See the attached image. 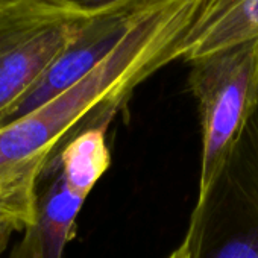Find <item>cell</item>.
Masks as SVG:
<instances>
[{
	"mask_svg": "<svg viewBox=\"0 0 258 258\" xmlns=\"http://www.w3.org/2000/svg\"><path fill=\"white\" fill-rule=\"evenodd\" d=\"M167 258H191V241H190V237L185 235L182 243Z\"/></svg>",
	"mask_w": 258,
	"mask_h": 258,
	"instance_id": "7c38bea8",
	"label": "cell"
},
{
	"mask_svg": "<svg viewBox=\"0 0 258 258\" xmlns=\"http://www.w3.org/2000/svg\"><path fill=\"white\" fill-rule=\"evenodd\" d=\"M85 19L29 0L0 2V123L41 79Z\"/></svg>",
	"mask_w": 258,
	"mask_h": 258,
	"instance_id": "3957f363",
	"label": "cell"
},
{
	"mask_svg": "<svg viewBox=\"0 0 258 258\" xmlns=\"http://www.w3.org/2000/svg\"><path fill=\"white\" fill-rule=\"evenodd\" d=\"M231 196V195H229ZM232 226L190 223L187 235L191 241V258H258V217L240 201Z\"/></svg>",
	"mask_w": 258,
	"mask_h": 258,
	"instance_id": "ba28073f",
	"label": "cell"
},
{
	"mask_svg": "<svg viewBox=\"0 0 258 258\" xmlns=\"http://www.w3.org/2000/svg\"><path fill=\"white\" fill-rule=\"evenodd\" d=\"M258 40V0H199L182 40V59Z\"/></svg>",
	"mask_w": 258,
	"mask_h": 258,
	"instance_id": "8992f818",
	"label": "cell"
},
{
	"mask_svg": "<svg viewBox=\"0 0 258 258\" xmlns=\"http://www.w3.org/2000/svg\"><path fill=\"white\" fill-rule=\"evenodd\" d=\"M140 10L142 7L131 11L85 19L73 40L31 91L7 114L0 126L16 121L85 78L118 46Z\"/></svg>",
	"mask_w": 258,
	"mask_h": 258,
	"instance_id": "277c9868",
	"label": "cell"
},
{
	"mask_svg": "<svg viewBox=\"0 0 258 258\" xmlns=\"http://www.w3.org/2000/svg\"><path fill=\"white\" fill-rule=\"evenodd\" d=\"M217 185L258 217V105Z\"/></svg>",
	"mask_w": 258,
	"mask_h": 258,
	"instance_id": "30bf717a",
	"label": "cell"
},
{
	"mask_svg": "<svg viewBox=\"0 0 258 258\" xmlns=\"http://www.w3.org/2000/svg\"><path fill=\"white\" fill-rule=\"evenodd\" d=\"M199 0H152L118 46L73 87L13 123L0 126V175L50 160L81 123L108 124L139 84L182 59V40Z\"/></svg>",
	"mask_w": 258,
	"mask_h": 258,
	"instance_id": "6da1fadb",
	"label": "cell"
},
{
	"mask_svg": "<svg viewBox=\"0 0 258 258\" xmlns=\"http://www.w3.org/2000/svg\"><path fill=\"white\" fill-rule=\"evenodd\" d=\"M49 161L41 160L0 175V255L14 232L34 220L38 182Z\"/></svg>",
	"mask_w": 258,
	"mask_h": 258,
	"instance_id": "9c48e42d",
	"label": "cell"
},
{
	"mask_svg": "<svg viewBox=\"0 0 258 258\" xmlns=\"http://www.w3.org/2000/svg\"><path fill=\"white\" fill-rule=\"evenodd\" d=\"M187 85L198 103L202 161L191 217L205 210L258 105V40L190 62Z\"/></svg>",
	"mask_w": 258,
	"mask_h": 258,
	"instance_id": "7a4b0ae2",
	"label": "cell"
},
{
	"mask_svg": "<svg viewBox=\"0 0 258 258\" xmlns=\"http://www.w3.org/2000/svg\"><path fill=\"white\" fill-rule=\"evenodd\" d=\"M29 2L76 17H97L112 13L131 11L152 2V0H29Z\"/></svg>",
	"mask_w": 258,
	"mask_h": 258,
	"instance_id": "8fae6325",
	"label": "cell"
},
{
	"mask_svg": "<svg viewBox=\"0 0 258 258\" xmlns=\"http://www.w3.org/2000/svg\"><path fill=\"white\" fill-rule=\"evenodd\" d=\"M47 169L53 172V178L38 191L34 220L25 228L10 258H64L66 246L75 235L76 219L85 198L70 190L50 163Z\"/></svg>",
	"mask_w": 258,
	"mask_h": 258,
	"instance_id": "5b68a950",
	"label": "cell"
},
{
	"mask_svg": "<svg viewBox=\"0 0 258 258\" xmlns=\"http://www.w3.org/2000/svg\"><path fill=\"white\" fill-rule=\"evenodd\" d=\"M106 127L108 124H91L78 129L56 157L49 161L69 188L85 199L111 164L105 137Z\"/></svg>",
	"mask_w": 258,
	"mask_h": 258,
	"instance_id": "52a82bcc",
	"label": "cell"
}]
</instances>
